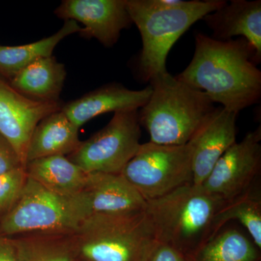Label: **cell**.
I'll list each match as a JSON object with an SVG mask.
<instances>
[{
  "label": "cell",
  "mask_w": 261,
  "mask_h": 261,
  "mask_svg": "<svg viewBox=\"0 0 261 261\" xmlns=\"http://www.w3.org/2000/svg\"><path fill=\"white\" fill-rule=\"evenodd\" d=\"M81 142L78 127L61 109L44 118L36 126L29 141L25 164L42 158L69 155Z\"/></svg>",
  "instance_id": "16"
},
{
  "label": "cell",
  "mask_w": 261,
  "mask_h": 261,
  "mask_svg": "<svg viewBox=\"0 0 261 261\" xmlns=\"http://www.w3.org/2000/svg\"><path fill=\"white\" fill-rule=\"evenodd\" d=\"M71 233H30L10 238L19 261H75Z\"/></svg>",
  "instance_id": "22"
},
{
  "label": "cell",
  "mask_w": 261,
  "mask_h": 261,
  "mask_svg": "<svg viewBox=\"0 0 261 261\" xmlns=\"http://www.w3.org/2000/svg\"><path fill=\"white\" fill-rule=\"evenodd\" d=\"M224 0H126L127 9L140 31L142 49L140 70L144 80L166 73L168 53L178 39Z\"/></svg>",
  "instance_id": "2"
},
{
  "label": "cell",
  "mask_w": 261,
  "mask_h": 261,
  "mask_svg": "<svg viewBox=\"0 0 261 261\" xmlns=\"http://www.w3.org/2000/svg\"><path fill=\"white\" fill-rule=\"evenodd\" d=\"M255 56L243 38L218 41L197 33L193 58L176 78L238 114L261 97V71Z\"/></svg>",
  "instance_id": "1"
},
{
  "label": "cell",
  "mask_w": 261,
  "mask_h": 261,
  "mask_svg": "<svg viewBox=\"0 0 261 261\" xmlns=\"http://www.w3.org/2000/svg\"><path fill=\"white\" fill-rule=\"evenodd\" d=\"M231 221L240 223L246 230L254 244L260 250V181L233 200L226 201L215 217L213 228L214 237Z\"/></svg>",
  "instance_id": "21"
},
{
  "label": "cell",
  "mask_w": 261,
  "mask_h": 261,
  "mask_svg": "<svg viewBox=\"0 0 261 261\" xmlns=\"http://www.w3.org/2000/svg\"><path fill=\"white\" fill-rule=\"evenodd\" d=\"M71 238L77 257L84 261H144L155 241L145 210L92 215Z\"/></svg>",
  "instance_id": "5"
},
{
  "label": "cell",
  "mask_w": 261,
  "mask_h": 261,
  "mask_svg": "<svg viewBox=\"0 0 261 261\" xmlns=\"http://www.w3.org/2000/svg\"><path fill=\"white\" fill-rule=\"evenodd\" d=\"M82 29L75 20H66L58 32L38 42L13 47L0 45V75L10 80L34 62L53 56L58 43Z\"/></svg>",
  "instance_id": "19"
},
{
  "label": "cell",
  "mask_w": 261,
  "mask_h": 261,
  "mask_svg": "<svg viewBox=\"0 0 261 261\" xmlns=\"http://www.w3.org/2000/svg\"><path fill=\"white\" fill-rule=\"evenodd\" d=\"M70 200L80 222L92 215L145 211L147 206L121 173H89L83 188Z\"/></svg>",
  "instance_id": "11"
},
{
  "label": "cell",
  "mask_w": 261,
  "mask_h": 261,
  "mask_svg": "<svg viewBox=\"0 0 261 261\" xmlns=\"http://www.w3.org/2000/svg\"><path fill=\"white\" fill-rule=\"evenodd\" d=\"M151 93L150 86L130 90L121 84H108L67 103L62 111L80 128L99 115L139 110L147 103Z\"/></svg>",
  "instance_id": "14"
},
{
  "label": "cell",
  "mask_w": 261,
  "mask_h": 261,
  "mask_svg": "<svg viewBox=\"0 0 261 261\" xmlns=\"http://www.w3.org/2000/svg\"><path fill=\"white\" fill-rule=\"evenodd\" d=\"M152 93L139 111L141 126L150 141L162 145L188 143L214 111V103L202 91L193 88L168 72L149 81Z\"/></svg>",
  "instance_id": "4"
},
{
  "label": "cell",
  "mask_w": 261,
  "mask_h": 261,
  "mask_svg": "<svg viewBox=\"0 0 261 261\" xmlns=\"http://www.w3.org/2000/svg\"><path fill=\"white\" fill-rule=\"evenodd\" d=\"M261 127L235 142L214 165L202 187L226 201L238 196L260 181Z\"/></svg>",
  "instance_id": "9"
},
{
  "label": "cell",
  "mask_w": 261,
  "mask_h": 261,
  "mask_svg": "<svg viewBox=\"0 0 261 261\" xmlns=\"http://www.w3.org/2000/svg\"><path fill=\"white\" fill-rule=\"evenodd\" d=\"M237 116L226 108H215L192 136L189 143L192 148L194 185H202L216 163L236 142Z\"/></svg>",
  "instance_id": "13"
},
{
  "label": "cell",
  "mask_w": 261,
  "mask_h": 261,
  "mask_svg": "<svg viewBox=\"0 0 261 261\" xmlns=\"http://www.w3.org/2000/svg\"><path fill=\"white\" fill-rule=\"evenodd\" d=\"M202 20L213 31V39L228 41L234 37L246 39L255 50V63L261 60V1L231 0Z\"/></svg>",
  "instance_id": "15"
},
{
  "label": "cell",
  "mask_w": 261,
  "mask_h": 261,
  "mask_svg": "<svg viewBox=\"0 0 261 261\" xmlns=\"http://www.w3.org/2000/svg\"><path fill=\"white\" fill-rule=\"evenodd\" d=\"M226 202L190 183L147 200L145 211L156 241L189 257L214 237L215 217Z\"/></svg>",
  "instance_id": "3"
},
{
  "label": "cell",
  "mask_w": 261,
  "mask_h": 261,
  "mask_svg": "<svg viewBox=\"0 0 261 261\" xmlns=\"http://www.w3.org/2000/svg\"><path fill=\"white\" fill-rule=\"evenodd\" d=\"M63 106L59 101L46 102L25 97L0 77V137L14 149L24 167L36 126Z\"/></svg>",
  "instance_id": "10"
},
{
  "label": "cell",
  "mask_w": 261,
  "mask_h": 261,
  "mask_svg": "<svg viewBox=\"0 0 261 261\" xmlns=\"http://www.w3.org/2000/svg\"><path fill=\"white\" fill-rule=\"evenodd\" d=\"M25 169L29 178L65 197H73L82 190L89 173L63 155L34 160L25 164Z\"/></svg>",
  "instance_id": "18"
},
{
  "label": "cell",
  "mask_w": 261,
  "mask_h": 261,
  "mask_svg": "<svg viewBox=\"0 0 261 261\" xmlns=\"http://www.w3.org/2000/svg\"><path fill=\"white\" fill-rule=\"evenodd\" d=\"M141 135L138 110L116 112L66 157L87 173H121L140 148Z\"/></svg>",
  "instance_id": "8"
},
{
  "label": "cell",
  "mask_w": 261,
  "mask_h": 261,
  "mask_svg": "<svg viewBox=\"0 0 261 261\" xmlns=\"http://www.w3.org/2000/svg\"><path fill=\"white\" fill-rule=\"evenodd\" d=\"M144 261H187V258L173 247L155 240Z\"/></svg>",
  "instance_id": "24"
},
{
  "label": "cell",
  "mask_w": 261,
  "mask_h": 261,
  "mask_svg": "<svg viewBox=\"0 0 261 261\" xmlns=\"http://www.w3.org/2000/svg\"><path fill=\"white\" fill-rule=\"evenodd\" d=\"M55 14L80 22L84 25L80 32L82 37L94 38L106 47L116 44L121 31L133 23L126 0H65Z\"/></svg>",
  "instance_id": "12"
},
{
  "label": "cell",
  "mask_w": 261,
  "mask_h": 261,
  "mask_svg": "<svg viewBox=\"0 0 261 261\" xmlns=\"http://www.w3.org/2000/svg\"><path fill=\"white\" fill-rule=\"evenodd\" d=\"M80 223L70 197L58 195L28 176L18 201L0 218V235L70 233Z\"/></svg>",
  "instance_id": "7"
},
{
  "label": "cell",
  "mask_w": 261,
  "mask_h": 261,
  "mask_svg": "<svg viewBox=\"0 0 261 261\" xmlns=\"http://www.w3.org/2000/svg\"><path fill=\"white\" fill-rule=\"evenodd\" d=\"M27 178L28 176L23 166L0 174V218L18 201Z\"/></svg>",
  "instance_id": "23"
},
{
  "label": "cell",
  "mask_w": 261,
  "mask_h": 261,
  "mask_svg": "<svg viewBox=\"0 0 261 261\" xmlns=\"http://www.w3.org/2000/svg\"><path fill=\"white\" fill-rule=\"evenodd\" d=\"M0 261H19L13 240L0 235Z\"/></svg>",
  "instance_id": "26"
},
{
  "label": "cell",
  "mask_w": 261,
  "mask_h": 261,
  "mask_svg": "<svg viewBox=\"0 0 261 261\" xmlns=\"http://www.w3.org/2000/svg\"><path fill=\"white\" fill-rule=\"evenodd\" d=\"M24 166L11 146L0 137V174Z\"/></svg>",
  "instance_id": "25"
},
{
  "label": "cell",
  "mask_w": 261,
  "mask_h": 261,
  "mask_svg": "<svg viewBox=\"0 0 261 261\" xmlns=\"http://www.w3.org/2000/svg\"><path fill=\"white\" fill-rule=\"evenodd\" d=\"M260 249L235 226L221 228L187 261H260Z\"/></svg>",
  "instance_id": "20"
},
{
  "label": "cell",
  "mask_w": 261,
  "mask_h": 261,
  "mask_svg": "<svg viewBox=\"0 0 261 261\" xmlns=\"http://www.w3.org/2000/svg\"><path fill=\"white\" fill-rule=\"evenodd\" d=\"M65 77V65L50 56L38 60L20 70L10 80V85L31 99L58 102Z\"/></svg>",
  "instance_id": "17"
},
{
  "label": "cell",
  "mask_w": 261,
  "mask_h": 261,
  "mask_svg": "<svg viewBox=\"0 0 261 261\" xmlns=\"http://www.w3.org/2000/svg\"><path fill=\"white\" fill-rule=\"evenodd\" d=\"M190 144L162 145L141 144L121 173L146 201L158 198L192 183Z\"/></svg>",
  "instance_id": "6"
}]
</instances>
